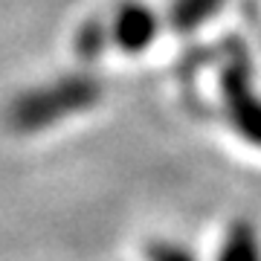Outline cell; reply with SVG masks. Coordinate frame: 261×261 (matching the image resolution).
<instances>
[{
  "label": "cell",
  "instance_id": "obj_4",
  "mask_svg": "<svg viewBox=\"0 0 261 261\" xmlns=\"http://www.w3.org/2000/svg\"><path fill=\"white\" fill-rule=\"evenodd\" d=\"M218 261H261V247L258 235L247 221H235L221 244Z\"/></svg>",
  "mask_w": 261,
  "mask_h": 261
},
{
  "label": "cell",
  "instance_id": "obj_1",
  "mask_svg": "<svg viewBox=\"0 0 261 261\" xmlns=\"http://www.w3.org/2000/svg\"><path fill=\"white\" fill-rule=\"evenodd\" d=\"M102 99V84L93 75H64L20 93L9 105V125L15 130H44L56 122L93 108Z\"/></svg>",
  "mask_w": 261,
  "mask_h": 261
},
{
  "label": "cell",
  "instance_id": "obj_5",
  "mask_svg": "<svg viewBox=\"0 0 261 261\" xmlns=\"http://www.w3.org/2000/svg\"><path fill=\"white\" fill-rule=\"evenodd\" d=\"M221 6H224V0H174L171 12H168V20L177 32H192L206 18H212Z\"/></svg>",
  "mask_w": 261,
  "mask_h": 261
},
{
  "label": "cell",
  "instance_id": "obj_2",
  "mask_svg": "<svg viewBox=\"0 0 261 261\" xmlns=\"http://www.w3.org/2000/svg\"><path fill=\"white\" fill-rule=\"evenodd\" d=\"M224 90V111L232 122V128L247 142L261 145V96H255L250 82V64L247 58H232L221 75Z\"/></svg>",
  "mask_w": 261,
  "mask_h": 261
},
{
  "label": "cell",
  "instance_id": "obj_3",
  "mask_svg": "<svg viewBox=\"0 0 261 261\" xmlns=\"http://www.w3.org/2000/svg\"><path fill=\"white\" fill-rule=\"evenodd\" d=\"M157 29H160L157 15L137 0H128L116 9V15L111 20V41L122 53L137 56V53H145L151 47V41L157 38Z\"/></svg>",
  "mask_w": 261,
  "mask_h": 261
},
{
  "label": "cell",
  "instance_id": "obj_7",
  "mask_svg": "<svg viewBox=\"0 0 261 261\" xmlns=\"http://www.w3.org/2000/svg\"><path fill=\"white\" fill-rule=\"evenodd\" d=\"M148 261H195V255L189 250H183L180 244L157 241L148 247Z\"/></svg>",
  "mask_w": 261,
  "mask_h": 261
},
{
  "label": "cell",
  "instance_id": "obj_6",
  "mask_svg": "<svg viewBox=\"0 0 261 261\" xmlns=\"http://www.w3.org/2000/svg\"><path fill=\"white\" fill-rule=\"evenodd\" d=\"M105 41H108V29H105V23H99V20H87V23L79 29V35H75V53H79L84 61H93V58L102 56Z\"/></svg>",
  "mask_w": 261,
  "mask_h": 261
}]
</instances>
